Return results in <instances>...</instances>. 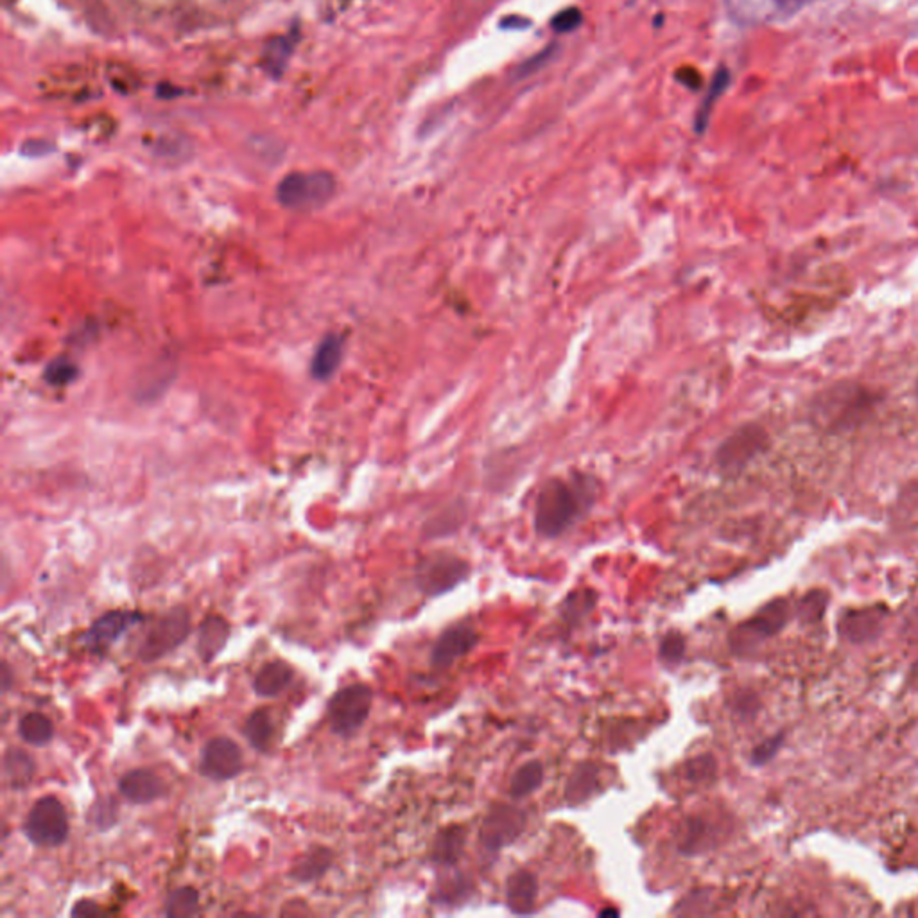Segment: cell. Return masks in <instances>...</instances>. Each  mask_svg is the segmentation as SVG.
I'll use <instances>...</instances> for the list:
<instances>
[{
  "instance_id": "obj_39",
  "label": "cell",
  "mask_w": 918,
  "mask_h": 918,
  "mask_svg": "<svg viewBox=\"0 0 918 918\" xmlns=\"http://www.w3.org/2000/svg\"><path fill=\"white\" fill-rule=\"evenodd\" d=\"M468 892L470 888L466 886V881L463 877H456L438 890V903H456L459 899H464Z\"/></svg>"
},
{
  "instance_id": "obj_41",
  "label": "cell",
  "mask_w": 918,
  "mask_h": 918,
  "mask_svg": "<svg viewBox=\"0 0 918 918\" xmlns=\"http://www.w3.org/2000/svg\"><path fill=\"white\" fill-rule=\"evenodd\" d=\"M809 2H812V0H775V4L778 5V9H780L782 13H785V14H791V13L798 11V9H802V7H803L805 4H809Z\"/></svg>"
},
{
  "instance_id": "obj_5",
  "label": "cell",
  "mask_w": 918,
  "mask_h": 918,
  "mask_svg": "<svg viewBox=\"0 0 918 918\" xmlns=\"http://www.w3.org/2000/svg\"><path fill=\"white\" fill-rule=\"evenodd\" d=\"M25 838L43 849H54L69 838V818L65 805L56 796L38 798L27 812L22 827Z\"/></svg>"
},
{
  "instance_id": "obj_4",
  "label": "cell",
  "mask_w": 918,
  "mask_h": 918,
  "mask_svg": "<svg viewBox=\"0 0 918 918\" xmlns=\"http://www.w3.org/2000/svg\"><path fill=\"white\" fill-rule=\"evenodd\" d=\"M335 178L330 172H291L277 187L279 201L291 210L319 208L335 194Z\"/></svg>"
},
{
  "instance_id": "obj_15",
  "label": "cell",
  "mask_w": 918,
  "mask_h": 918,
  "mask_svg": "<svg viewBox=\"0 0 918 918\" xmlns=\"http://www.w3.org/2000/svg\"><path fill=\"white\" fill-rule=\"evenodd\" d=\"M119 793L132 803L142 805L167 794V785L153 769L137 767L124 773L119 780Z\"/></svg>"
},
{
  "instance_id": "obj_24",
  "label": "cell",
  "mask_w": 918,
  "mask_h": 918,
  "mask_svg": "<svg viewBox=\"0 0 918 918\" xmlns=\"http://www.w3.org/2000/svg\"><path fill=\"white\" fill-rule=\"evenodd\" d=\"M343 357V341L337 335H326L312 359V373L319 381L328 379L339 366Z\"/></svg>"
},
{
  "instance_id": "obj_18",
  "label": "cell",
  "mask_w": 918,
  "mask_h": 918,
  "mask_svg": "<svg viewBox=\"0 0 918 918\" xmlns=\"http://www.w3.org/2000/svg\"><path fill=\"white\" fill-rule=\"evenodd\" d=\"M230 624L221 615H207L197 631V655L203 662H212L226 646Z\"/></svg>"
},
{
  "instance_id": "obj_37",
  "label": "cell",
  "mask_w": 918,
  "mask_h": 918,
  "mask_svg": "<svg viewBox=\"0 0 918 918\" xmlns=\"http://www.w3.org/2000/svg\"><path fill=\"white\" fill-rule=\"evenodd\" d=\"M582 20H583V14L578 7H567V9H562L551 20V25L556 32H571L582 23Z\"/></svg>"
},
{
  "instance_id": "obj_1",
  "label": "cell",
  "mask_w": 918,
  "mask_h": 918,
  "mask_svg": "<svg viewBox=\"0 0 918 918\" xmlns=\"http://www.w3.org/2000/svg\"><path fill=\"white\" fill-rule=\"evenodd\" d=\"M594 490L582 477H553L537 495L535 529L544 538H556L571 529L591 508Z\"/></svg>"
},
{
  "instance_id": "obj_10",
  "label": "cell",
  "mask_w": 918,
  "mask_h": 918,
  "mask_svg": "<svg viewBox=\"0 0 918 918\" xmlns=\"http://www.w3.org/2000/svg\"><path fill=\"white\" fill-rule=\"evenodd\" d=\"M767 445V435L757 424H747L730 435L718 449V466L723 473H739Z\"/></svg>"
},
{
  "instance_id": "obj_23",
  "label": "cell",
  "mask_w": 918,
  "mask_h": 918,
  "mask_svg": "<svg viewBox=\"0 0 918 918\" xmlns=\"http://www.w3.org/2000/svg\"><path fill=\"white\" fill-rule=\"evenodd\" d=\"M544 765L540 761H528L526 765L520 766L511 780H509V796L513 800H522L537 793L544 784Z\"/></svg>"
},
{
  "instance_id": "obj_36",
  "label": "cell",
  "mask_w": 918,
  "mask_h": 918,
  "mask_svg": "<svg viewBox=\"0 0 918 918\" xmlns=\"http://www.w3.org/2000/svg\"><path fill=\"white\" fill-rule=\"evenodd\" d=\"M76 373H78V368H76L74 363H70L67 359H58V361L49 364V368L45 372V379L50 384L61 386V384H67V382L74 381Z\"/></svg>"
},
{
  "instance_id": "obj_21",
  "label": "cell",
  "mask_w": 918,
  "mask_h": 918,
  "mask_svg": "<svg viewBox=\"0 0 918 918\" xmlns=\"http://www.w3.org/2000/svg\"><path fill=\"white\" fill-rule=\"evenodd\" d=\"M714 829L700 816L689 818L678 834V850L684 856H698L714 843Z\"/></svg>"
},
{
  "instance_id": "obj_13",
  "label": "cell",
  "mask_w": 918,
  "mask_h": 918,
  "mask_svg": "<svg viewBox=\"0 0 918 918\" xmlns=\"http://www.w3.org/2000/svg\"><path fill=\"white\" fill-rule=\"evenodd\" d=\"M479 633L472 622L461 620L442 631L431 649V664L438 669L451 667L456 660L475 649Z\"/></svg>"
},
{
  "instance_id": "obj_2",
  "label": "cell",
  "mask_w": 918,
  "mask_h": 918,
  "mask_svg": "<svg viewBox=\"0 0 918 918\" xmlns=\"http://www.w3.org/2000/svg\"><path fill=\"white\" fill-rule=\"evenodd\" d=\"M872 402L874 397L863 391V388L840 384L820 395L812 413L816 415V422L829 429H849L850 424H856L861 415L872 408Z\"/></svg>"
},
{
  "instance_id": "obj_32",
  "label": "cell",
  "mask_w": 918,
  "mask_h": 918,
  "mask_svg": "<svg viewBox=\"0 0 918 918\" xmlns=\"http://www.w3.org/2000/svg\"><path fill=\"white\" fill-rule=\"evenodd\" d=\"M596 607V594L589 589L574 591L569 594L562 605V619L569 624L578 622L583 615L592 612Z\"/></svg>"
},
{
  "instance_id": "obj_35",
  "label": "cell",
  "mask_w": 918,
  "mask_h": 918,
  "mask_svg": "<svg viewBox=\"0 0 918 918\" xmlns=\"http://www.w3.org/2000/svg\"><path fill=\"white\" fill-rule=\"evenodd\" d=\"M784 739H785V736L780 732V734H775V736L767 738L763 743H759L754 748L752 756H750V763L754 766L767 765L780 752V748L784 745Z\"/></svg>"
},
{
  "instance_id": "obj_43",
  "label": "cell",
  "mask_w": 918,
  "mask_h": 918,
  "mask_svg": "<svg viewBox=\"0 0 918 918\" xmlns=\"http://www.w3.org/2000/svg\"><path fill=\"white\" fill-rule=\"evenodd\" d=\"M13 685V671L7 662H2V691L7 693Z\"/></svg>"
},
{
  "instance_id": "obj_14",
  "label": "cell",
  "mask_w": 918,
  "mask_h": 918,
  "mask_svg": "<svg viewBox=\"0 0 918 918\" xmlns=\"http://www.w3.org/2000/svg\"><path fill=\"white\" fill-rule=\"evenodd\" d=\"M886 619L888 609L883 605L847 610L838 620V631L850 644H868L883 635Z\"/></svg>"
},
{
  "instance_id": "obj_22",
  "label": "cell",
  "mask_w": 918,
  "mask_h": 918,
  "mask_svg": "<svg viewBox=\"0 0 918 918\" xmlns=\"http://www.w3.org/2000/svg\"><path fill=\"white\" fill-rule=\"evenodd\" d=\"M295 45H297V38H293L291 34H284V36H277V38L270 40L262 52V69L271 78H280L288 67V61H289L293 50H295Z\"/></svg>"
},
{
  "instance_id": "obj_16",
  "label": "cell",
  "mask_w": 918,
  "mask_h": 918,
  "mask_svg": "<svg viewBox=\"0 0 918 918\" xmlns=\"http://www.w3.org/2000/svg\"><path fill=\"white\" fill-rule=\"evenodd\" d=\"M538 881L529 870L519 868L506 881V906L513 915H531L537 908Z\"/></svg>"
},
{
  "instance_id": "obj_8",
  "label": "cell",
  "mask_w": 918,
  "mask_h": 918,
  "mask_svg": "<svg viewBox=\"0 0 918 918\" xmlns=\"http://www.w3.org/2000/svg\"><path fill=\"white\" fill-rule=\"evenodd\" d=\"M190 633V613L185 607H174L161 613L142 638L137 656L144 664H151L174 651Z\"/></svg>"
},
{
  "instance_id": "obj_42",
  "label": "cell",
  "mask_w": 918,
  "mask_h": 918,
  "mask_svg": "<svg viewBox=\"0 0 918 918\" xmlns=\"http://www.w3.org/2000/svg\"><path fill=\"white\" fill-rule=\"evenodd\" d=\"M529 23H531L529 20H526V18H522V16H519V14H511V16H508V18H504V20L500 22V27H502V29H524V27H528Z\"/></svg>"
},
{
  "instance_id": "obj_20",
  "label": "cell",
  "mask_w": 918,
  "mask_h": 918,
  "mask_svg": "<svg viewBox=\"0 0 918 918\" xmlns=\"http://www.w3.org/2000/svg\"><path fill=\"white\" fill-rule=\"evenodd\" d=\"M466 845V829L463 825H449L442 829L433 843L431 858L433 863L444 868H453L458 865Z\"/></svg>"
},
{
  "instance_id": "obj_34",
  "label": "cell",
  "mask_w": 918,
  "mask_h": 918,
  "mask_svg": "<svg viewBox=\"0 0 918 918\" xmlns=\"http://www.w3.org/2000/svg\"><path fill=\"white\" fill-rule=\"evenodd\" d=\"M687 651V640L680 631H669L658 644V658L666 666H676L684 660Z\"/></svg>"
},
{
  "instance_id": "obj_11",
  "label": "cell",
  "mask_w": 918,
  "mask_h": 918,
  "mask_svg": "<svg viewBox=\"0 0 918 918\" xmlns=\"http://www.w3.org/2000/svg\"><path fill=\"white\" fill-rule=\"evenodd\" d=\"M243 766L241 747L230 738L210 739L199 756V773L216 782L235 778L243 771Z\"/></svg>"
},
{
  "instance_id": "obj_38",
  "label": "cell",
  "mask_w": 918,
  "mask_h": 918,
  "mask_svg": "<svg viewBox=\"0 0 918 918\" xmlns=\"http://www.w3.org/2000/svg\"><path fill=\"white\" fill-rule=\"evenodd\" d=\"M555 52H556V49H555V47H547V49H544L542 52L535 54L531 60H528L526 63H522V65L517 69V78H520V79H522V78H528V76H531V74L538 72L540 69H544V67H546V65H547V63L555 58Z\"/></svg>"
},
{
  "instance_id": "obj_6",
  "label": "cell",
  "mask_w": 918,
  "mask_h": 918,
  "mask_svg": "<svg viewBox=\"0 0 918 918\" xmlns=\"http://www.w3.org/2000/svg\"><path fill=\"white\" fill-rule=\"evenodd\" d=\"M789 603L776 598L730 633V647L738 655H748L763 642L778 635L789 620Z\"/></svg>"
},
{
  "instance_id": "obj_26",
  "label": "cell",
  "mask_w": 918,
  "mask_h": 918,
  "mask_svg": "<svg viewBox=\"0 0 918 918\" xmlns=\"http://www.w3.org/2000/svg\"><path fill=\"white\" fill-rule=\"evenodd\" d=\"M332 865V852L325 847H316L293 867L291 879L298 883H312L319 879Z\"/></svg>"
},
{
  "instance_id": "obj_29",
  "label": "cell",
  "mask_w": 918,
  "mask_h": 918,
  "mask_svg": "<svg viewBox=\"0 0 918 918\" xmlns=\"http://www.w3.org/2000/svg\"><path fill=\"white\" fill-rule=\"evenodd\" d=\"M199 913V894L192 886L172 890L165 901L163 915L169 918L194 917Z\"/></svg>"
},
{
  "instance_id": "obj_44",
  "label": "cell",
  "mask_w": 918,
  "mask_h": 918,
  "mask_svg": "<svg viewBox=\"0 0 918 918\" xmlns=\"http://www.w3.org/2000/svg\"><path fill=\"white\" fill-rule=\"evenodd\" d=\"M600 915H601V917H609V915H612V917H619V910H613V908H607V910L600 912Z\"/></svg>"
},
{
  "instance_id": "obj_12",
  "label": "cell",
  "mask_w": 918,
  "mask_h": 918,
  "mask_svg": "<svg viewBox=\"0 0 918 918\" xmlns=\"http://www.w3.org/2000/svg\"><path fill=\"white\" fill-rule=\"evenodd\" d=\"M144 620V615L135 610H112L103 613L83 633V646L94 655H105L132 626Z\"/></svg>"
},
{
  "instance_id": "obj_31",
  "label": "cell",
  "mask_w": 918,
  "mask_h": 918,
  "mask_svg": "<svg viewBox=\"0 0 918 918\" xmlns=\"http://www.w3.org/2000/svg\"><path fill=\"white\" fill-rule=\"evenodd\" d=\"M718 775V761L712 754H700L684 766V778L691 784H709Z\"/></svg>"
},
{
  "instance_id": "obj_19",
  "label": "cell",
  "mask_w": 918,
  "mask_h": 918,
  "mask_svg": "<svg viewBox=\"0 0 918 918\" xmlns=\"http://www.w3.org/2000/svg\"><path fill=\"white\" fill-rule=\"evenodd\" d=\"M295 678V671L282 660H273L262 666L253 678V691L261 698H275L282 694Z\"/></svg>"
},
{
  "instance_id": "obj_27",
  "label": "cell",
  "mask_w": 918,
  "mask_h": 918,
  "mask_svg": "<svg viewBox=\"0 0 918 918\" xmlns=\"http://www.w3.org/2000/svg\"><path fill=\"white\" fill-rule=\"evenodd\" d=\"M273 730V720L266 709H257L244 723V736L257 752H268L275 734Z\"/></svg>"
},
{
  "instance_id": "obj_40",
  "label": "cell",
  "mask_w": 918,
  "mask_h": 918,
  "mask_svg": "<svg viewBox=\"0 0 918 918\" xmlns=\"http://www.w3.org/2000/svg\"><path fill=\"white\" fill-rule=\"evenodd\" d=\"M105 910L96 904L94 901H78L70 912L72 917H97V915H103Z\"/></svg>"
},
{
  "instance_id": "obj_28",
  "label": "cell",
  "mask_w": 918,
  "mask_h": 918,
  "mask_svg": "<svg viewBox=\"0 0 918 918\" xmlns=\"http://www.w3.org/2000/svg\"><path fill=\"white\" fill-rule=\"evenodd\" d=\"M34 761L32 757L20 748H9L4 756V771L7 780L11 782V787L22 789L25 787L34 775Z\"/></svg>"
},
{
  "instance_id": "obj_30",
  "label": "cell",
  "mask_w": 918,
  "mask_h": 918,
  "mask_svg": "<svg viewBox=\"0 0 918 918\" xmlns=\"http://www.w3.org/2000/svg\"><path fill=\"white\" fill-rule=\"evenodd\" d=\"M730 85V72L721 67L716 74H714V79H712V85L709 88V94L705 96V101L702 105V108L698 110V115H696V132L698 133H703L707 124H709V117H711V112H712V106L714 103L725 94L727 87Z\"/></svg>"
},
{
  "instance_id": "obj_3",
  "label": "cell",
  "mask_w": 918,
  "mask_h": 918,
  "mask_svg": "<svg viewBox=\"0 0 918 918\" xmlns=\"http://www.w3.org/2000/svg\"><path fill=\"white\" fill-rule=\"evenodd\" d=\"M373 705V691L366 684H350L332 694L326 705L328 725L335 736L350 738L366 723Z\"/></svg>"
},
{
  "instance_id": "obj_17",
  "label": "cell",
  "mask_w": 918,
  "mask_h": 918,
  "mask_svg": "<svg viewBox=\"0 0 918 918\" xmlns=\"http://www.w3.org/2000/svg\"><path fill=\"white\" fill-rule=\"evenodd\" d=\"M603 787V769L598 763L583 761L576 766L565 784V800L571 805L589 802Z\"/></svg>"
},
{
  "instance_id": "obj_25",
  "label": "cell",
  "mask_w": 918,
  "mask_h": 918,
  "mask_svg": "<svg viewBox=\"0 0 918 918\" xmlns=\"http://www.w3.org/2000/svg\"><path fill=\"white\" fill-rule=\"evenodd\" d=\"M18 736L31 747H45L54 739V725L47 716L29 712L18 721Z\"/></svg>"
},
{
  "instance_id": "obj_33",
  "label": "cell",
  "mask_w": 918,
  "mask_h": 918,
  "mask_svg": "<svg viewBox=\"0 0 918 918\" xmlns=\"http://www.w3.org/2000/svg\"><path fill=\"white\" fill-rule=\"evenodd\" d=\"M827 603H829V594L825 591H811L807 592L796 605V617L803 622V624H814L818 620H822L823 613L827 610Z\"/></svg>"
},
{
  "instance_id": "obj_9",
  "label": "cell",
  "mask_w": 918,
  "mask_h": 918,
  "mask_svg": "<svg viewBox=\"0 0 918 918\" xmlns=\"http://www.w3.org/2000/svg\"><path fill=\"white\" fill-rule=\"evenodd\" d=\"M470 574L466 560L451 553H436L424 558L417 567V587L427 598H438L461 585Z\"/></svg>"
},
{
  "instance_id": "obj_7",
  "label": "cell",
  "mask_w": 918,
  "mask_h": 918,
  "mask_svg": "<svg viewBox=\"0 0 918 918\" xmlns=\"http://www.w3.org/2000/svg\"><path fill=\"white\" fill-rule=\"evenodd\" d=\"M528 812L513 803H493L479 829V847L497 856L502 849L513 845L526 831Z\"/></svg>"
}]
</instances>
